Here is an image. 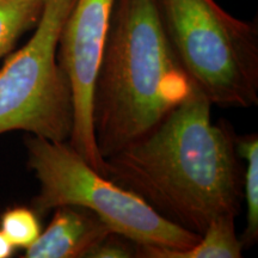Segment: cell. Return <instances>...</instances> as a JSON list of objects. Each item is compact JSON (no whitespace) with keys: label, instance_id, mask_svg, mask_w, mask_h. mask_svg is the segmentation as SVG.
Masks as SVG:
<instances>
[{"label":"cell","instance_id":"6da1fadb","mask_svg":"<svg viewBox=\"0 0 258 258\" xmlns=\"http://www.w3.org/2000/svg\"><path fill=\"white\" fill-rule=\"evenodd\" d=\"M212 103L194 88L148 133L105 158V177L164 218L201 235L219 215H237L243 172L235 135L214 124Z\"/></svg>","mask_w":258,"mask_h":258},{"label":"cell","instance_id":"7a4b0ae2","mask_svg":"<svg viewBox=\"0 0 258 258\" xmlns=\"http://www.w3.org/2000/svg\"><path fill=\"white\" fill-rule=\"evenodd\" d=\"M194 88L156 0H115L93 91V131L103 159L148 133Z\"/></svg>","mask_w":258,"mask_h":258},{"label":"cell","instance_id":"3957f363","mask_svg":"<svg viewBox=\"0 0 258 258\" xmlns=\"http://www.w3.org/2000/svg\"><path fill=\"white\" fill-rule=\"evenodd\" d=\"M28 167L38 180L32 209L46 214L61 206L89 209L137 245L170 250H185L201 235L164 218L148 203L101 175L77 153L70 144L56 143L29 134L25 138Z\"/></svg>","mask_w":258,"mask_h":258},{"label":"cell","instance_id":"277c9868","mask_svg":"<svg viewBox=\"0 0 258 258\" xmlns=\"http://www.w3.org/2000/svg\"><path fill=\"white\" fill-rule=\"evenodd\" d=\"M164 30L194 86L222 108L258 103V30L215 0H156Z\"/></svg>","mask_w":258,"mask_h":258},{"label":"cell","instance_id":"5b68a950","mask_svg":"<svg viewBox=\"0 0 258 258\" xmlns=\"http://www.w3.org/2000/svg\"><path fill=\"white\" fill-rule=\"evenodd\" d=\"M76 0H44L34 34L0 70V135L23 131L66 143L73 127L72 90L56 60L61 29Z\"/></svg>","mask_w":258,"mask_h":258},{"label":"cell","instance_id":"8992f818","mask_svg":"<svg viewBox=\"0 0 258 258\" xmlns=\"http://www.w3.org/2000/svg\"><path fill=\"white\" fill-rule=\"evenodd\" d=\"M115 0H76L57 42L56 60L69 78L73 101L70 146L105 176L93 131V91Z\"/></svg>","mask_w":258,"mask_h":258},{"label":"cell","instance_id":"52a82bcc","mask_svg":"<svg viewBox=\"0 0 258 258\" xmlns=\"http://www.w3.org/2000/svg\"><path fill=\"white\" fill-rule=\"evenodd\" d=\"M111 232L89 209L61 206L36 241L24 250L25 258H84L93 245Z\"/></svg>","mask_w":258,"mask_h":258},{"label":"cell","instance_id":"ba28073f","mask_svg":"<svg viewBox=\"0 0 258 258\" xmlns=\"http://www.w3.org/2000/svg\"><path fill=\"white\" fill-rule=\"evenodd\" d=\"M233 213L219 215L209 222L201 238L185 250H170L137 245V257L146 258H239L243 243L235 233Z\"/></svg>","mask_w":258,"mask_h":258},{"label":"cell","instance_id":"9c48e42d","mask_svg":"<svg viewBox=\"0 0 258 258\" xmlns=\"http://www.w3.org/2000/svg\"><path fill=\"white\" fill-rule=\"evenodd\" d=\"M238 156L246 161L243 172V196L246 203V227L240 238L243 246H252L258 239V138L257 134L235 139Z\"/></svg>","mask_w":258,"mask_h":258},{"label":"cell","instance_id":"30bf717a","mask_svg":"<svg viewBox=\"0 0 258 258\" xmlns=\"http://www.w3.org/2000/svg\"><path fill=\"white\" fill-rule=\"evenodd\" d=\"M44 0H0V59L8 55L25 32L34 30Z\"/></svg>","mask_w":258,"mask_h":258},{"label":"cell","instance_id":"8fae6325","mask_svg":"<svg viewBox=\"0 0 258 258\" xmlns=\"http://www.w3.org/2000/svg\"><path fill=\"white\" fill-rule=\"evenodd\" d=\"M0 231L15 247L27 249L41 234L38 215L32 208L12 207L0 217Z\"/></svg>","mask_w":258,"mask_h":258},{"label":"cell","instance_id":"7c38bea8","mask_svg":"<svg viewBox=\"0 0 258 258\" xmlns=\"http://www.w3.org/2000/svg\"><path fill=\"white\" fill-rule=\"evenodd\" d=\"M137 257V244L123 235L110 232L93 245L84 258H132Z\"/></svg>","mask_w":258,"mask_h":258},{"label":"cell","instance_id":"4fadbf2b","mask_svg":"<svg viewBox=\"0 0 258 258\" xmlns=\"http://www.w3.org/2000/svg\"><path fill=\"white\" fill-rule=\"evenodd\" d=\"M15 252V247L6 239V237L0 231V258H9Z\"/></svg>","mask_w":258,"mask_h":258}]
</instances>
